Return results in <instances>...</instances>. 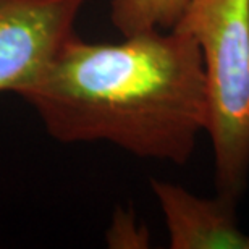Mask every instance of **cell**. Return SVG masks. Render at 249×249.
<instances>
[{
	"label": "cell",
	"instance_id": "1",
	"mask_svg": "<svg viewBox=\"0 0 249 249\" xmlns=\"http://www.w3.org/2000/svg\"><path fill=\"white\" fill-rule=\"evenodd\" d=\"M17 96L60 142L107 141L185 165L207 129L202 53L188 33L149 29L118 44L70 39Z\"/></svg>",
	"mask_w": 249,
	"mask_h": 249
},
{
	"label": "cell",
	"instance_id": "2",
	"mask_svg": "<svg viewBox=\"0 0 249 249\" xmlns=\"http://www.w3.org/2000/svg\"><path fill=\"white\" fill-rule=\"evenodd\" d=\"M173 28L201 49L217 189L238 201L249 172V0H189Z\"/></svg>",
	"mask_w": 249,
	"mask_h": 249
},
{
	"label": "cell",
	"instance_id": "3",
	"mask_svg": "<svg viewBox=\"0 0 249 249\" xmlns=\"http://www.w3.org/2000/svg\"><path fill=\"white\" fill-rule=\"evenodd\" d=\"M88 0H0V92L41 76L74 34Z\"/></svg>",
	"mask_w": 249,
	"mask_h": 249
},
{
	"label": "cell",
	"instance_id": "4",
	"mask_svg": "<svg viewBox=\"0 0 249 249\" xmlns=\"http://www.w3.org/2000/svg\"><path fill=\"white\" fill-rule=\"evenodd\" d=\"M151 188L165 218L172 249H249V235L238 225L235 199L222 194L199 197L156 178Z\"/></svg>",
	"mask_w": 249,
	"mask_h": 249
},
{
	"label": "cell",
	"instance_id": "5",
	"mask_svg": "<svg viewBox=\"0 0 249 249\" xmlns=\"http://www.w3.org/2000/svg\"><path fill=\"white\" fill-rule=\"evenodd\" d=\"M189 0H112L110 19L123 36L163 29L168 31Z\"/></svg>",
	"mask_w": 249,
	"mask_h": 249
}]
</instances>
